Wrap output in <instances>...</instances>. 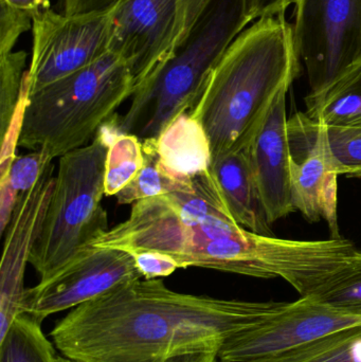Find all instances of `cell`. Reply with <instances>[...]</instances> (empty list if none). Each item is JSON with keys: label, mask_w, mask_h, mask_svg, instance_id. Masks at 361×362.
<instances>
[{"label": "cell", "mask_w": 361, "mask_h": 362, "mask_svg": "<svg viewBox=\"0 0 361 362\" xmlns=\"http://www.w3.org/2000/svg\"><path fill=\"white\" fill-rule=\"evenodd\" d=\"M280 304L177 293L162 279H140L72 308L50 337L72 361L165 362L182 353L220 352Z\"/></svg>", "instance_id": "6da1fadb"}, {"label": "cell", "mask_w": 361, "mask_h": 362, "mask_svg": "<svg viewBox=\"0 0 361 362\" xmlns=\"http://www.w3.org/2000/svg\"><path fill=\"white\" fill-rule=\"evenodd\" d=\"M300 71L285 13L256 19L227 49L188 112L205 129L212 158L245 148L273 100Z\"/></svg>", "instance_id": "7a4b0ae2"}, {"label": "cell", "mask_w": 361, "mask_h": 362, "mask_svg": "<svg viewBox=\"0 0 361 362\" xmlns=\"http://www.w3.org/2000/svg\"><path fill=\"white\" fill-rule=\"evenodd\" d=\"M250 23L247 0H213L186 42L134 93L126 112L110 119L114 133L131 134L141 142L156 139L192 110L227 49Z\"/></svg>", "instance_id": "3957f363"}, {"label": "cell", "mask_w": 361, "mask_h": 362, "mask_svg": "<svg viewBox=\"0 0 361 362\" xmlns=\"http://www.w3.org/2000/svg\"><path fill=\"white\" fill-rule=\"evenodd\" d=\"M135 93L126 62L107 51L90 65L28 95L18 146L51 159L90 144Z\"/></svg>", "instance_id": "277c9868"}, {"label": "cell", "mask_w": 361, "mask_h": 362, "mask_svg": "<svg viewBox=\"0 0 361 362\" xmlns=\"http://www.w3.org/2000/svg\"><path fill=\"white\" fill-rule=\"evenodd\" d=\"M110 142L103 125L90 144L59 158L44 225L30 257L40 281L63 269L110 230L102 206Z\"/></svg>", "instance_id": "5b68a950"}, {"label": "cell", "mask_w": 361, "mask_h": 362, "mask_svg": "<svg viewBox=\"0 0 361 362\" xmlns=\"http://www.w3.org/2000/svg\"><path fill=\"white\" fill-rule=\"evenodd\" d=\"M114 4L73 13L44 11L32 21L28 95L93 64L108 51Z\"/></svg>", "instance_id": "8992f818"}, {"label": "cell", "mask_w": 361, "mask_h": 362, "mask_svg": "<svg viewBox=\"0 0 361 362\" xmlns=\"http://www.w3.org/2000/svg\"><path fill=\"white\" fill-rule=\"evenodd\" d=\"M292 33L311 93H320L361 61V0H296Z\"/></svg>", "instance_id": "52a82bcc"}, {"label": "cell", "mask_w": 361, "mask_h": 362, "mask_svg": "<svg viewBox=\"0 0 361 362\" xmlns=\"http://www.w3.org/2000/svg\"><path fill=\"white\" fill-rule=\"evenodd\" d=\"M354 327H361V313L336 310L307 298L281 302L273 312L228 338L218 358L254 361Z\"/></svg>", "instance_id": "ba28073f"}, {"label": "cell", "mask_w": 361, "mask_h": 362, "mask_svg": "<svg viewBox=\"0 0 361 362\" xmlns=\"http://www.w3.org/2000/svg\"><path fill=\"white\" fill-rule=\"evenodd\" d=\"M140 279L133 255L91 246L50 278L25 289L20 314L42 323L50 315L72 310Z\"/></svg>", "instance_id": "9c48e42d"}, {"label": "cell", "mask_w": 361, "mask_h": 362, "mask_svg": "<svg viewBox=\"0 0 361 362\" xmlns=\"http://www.w3.org/2000/svg\"><path fill=\"white\" fill-rule=\"evenodd\" d=\"M295 210L311 221H324L338 238V170L328 127L299 112L288 120Z\"/></svg>", "instance_id": "30bf717a"}, {"label": "cell", "mask_w": 361, "mask_h": 362, "mask_svg": "<svg viewBox=\"0 0 361 362\" xmlns=\"http://www.w3.org/2000/svg\"><path fill=\"white\" fill-rule=\"evenodd\" d=\"M108 51L122 57L135 93L172 57L176 0H114Z\"/></svg>", "instance_id": "8fae6325"}, {"label": "cell", "mask_w": 361, "mask_h": 362, "mask_svg": "<svg viewBox=\"0 0 361 362\" xmlns=\"http://www.w3.org/2000/svg\"><path fill=\"white\" fill-rule=\"evenodd\" d=\"M53 163L35 187L19 195L12 218L4 232L0 264V339L20 315L25 295V266L40 238L49 202L54 189Z\"/></svg>", "instance_id": "7c38bea8"}, {"label": "cell", "mask_w": 361, "mask_h": 362, "mask_svg": "<svg viewBox=\"0 0 361 362\" xmlns=\"http://www.w3.org/2000/svg\"><path fill=\"white\" fill-rule=\"evenodd\" d=\"M288 90L284 89L273 100L258 131L244 148L271 225L296 211L286 114Z\"/></svg>", "instance_id": "4fadbf2b"}, {"label": "cell", "mask_w": 361, "mask_h": 362, "mask_svg": "<svg viewBox=\"0 0 361 362\" xmlns=\"http://www.w3.org/2000/svg\"><path fill=\"white\" fill-rule=\"evenodd\" d=\"M210 170L235 223L254 233L273 235L245 150L213 157Z\"/></svg>", "instance_id": "5bb4252c"}, {"label": "cell", "mask_w": 361, "mask_h": 362, "mask_svg": "<svg viewBox=\"0 0 361 362\" xmlns=\"http://www.w3.org/2000/svg\"><path fill=\"white\" fill-rule=\"evenodd\" d=\"M152 141L162 165L175 175L192 178L210 169L209 139L203 125L189 112L176 118Z\"/></svg>", "instance_id": "9a60e30c"}, {"label": "cell", "mask_w": 361, "mask_h": 362, "mask_svg": "<svg viewBox=\"0 0 361 362\" xmlns=\"http://www.w3.org/2000/svg\"><path fill=\"white\" fill-rule=\"evenodd\" d=\"M307 116L329 127H361V61L318 93L305 98Z\"/></svg>", "instance_id": "2e32d148"}, {"label": "cell", "mask_w": 361, "mask_h": 362, "mask_svg": "<svg viewBox=\"0 0 361 362\" xmlns=\"http://www.w3.org/2000/svg\"><path fill=\"white\" fill-rule=\"evenodd\" d=\"M250 362H361V327H349Z\"/></svg>", "instance_id": "e0dca14e"}, {"label": "cell", "mask_w": 361, "mask_h": 362, "mask_svg": "<svg viewBox=\"0 0 361 362\" xmlns=\"http://www.w3.org/2000/svg\"><path fill=\"white\" fill-rule=\"evenodd\" d=\"M146 163L135 178L114 197L119 204H131L146 198L184 191L192 185V178L171 173L161 163L152 139L142 141Z\"/></svg>", "instance_id": "ac0fdd59"}, {"label": "cell", "mask_w": 361, "mask_h": 362, "mask_svg": "<svg viewBox=\"0 0 361 362\" xmlns=\"http://www.w3.org/2000/svg\"><path fill=\"white\" fill-rule=\"evenodd\" d=\"M55 349L42 322L20 314L0 339V362H57Z\"/></svg>", "instance_id": "d6986e66"}, {"label": "cell", "mask_w": 361, "mask_h": 362, "mask_svg": "<svg viewBox=\"0 0 361 362\" xmlns=\"http://www.w3.org/2000/svg\"><path fill=\"white\" fill-rule=\"evenodd\" d=\"M144 163L141 140L131 134L117 135L114 132L106 155L105 195L116 196L137 176Z\"/></svg>", "instance_id": "ffe728a7"}, {"label": "cell", "mask_w": 361, "mask_h": 362, "mask_svg": "<svg viewBox=\"0 0 361 362\" xmlns=\"http://www.w3.org/2000/svg\"><path fill=\"white\" fill-rule=\"evenodd\" d=\"M307 299L336 310L361 313V251H356Z\"/></svg>", "instance_id": "44dd1931"}, {"label": "cell", "mask_w": 361, "mask_h": 362, "mask_svg": "<svg viewBox=\"0 0 361 362\" xmlns=\"http://www.w3.org/2000/svg\"><path fill=\"white\" fill-rule=\"evenodd\" d=\"M25 51L0 54V134L6 133L16 112L25 76Z\"/></svg>", "instance_id": "7402d4cb"}, {"label": "cell", "mask_w": 361, "mask_h": 362, "mask_svg": "<svg viewBox=\"0 0 361 362\" xmlns=\"http://www.w3.org/2000/svg\"><path fill=\"white\" fill-rule=\"evenodd\" d=\"M331 151L339 176L361 177V127H329Z\"/></svg>", "instance_id": "603a6c76"}, {"label": "cell", "mask_w": 361, "mask_h": 362, "mask_svg": "<svg viewBox=\"0 0 361 362\" xmlns=\"http://www.w3.org/2000/svg\"><path fill=\"white\" fill-rule=\"evenodd\" d=\"M52 163L53 159L42 150L16 156L8 173L0 177V183H6L13 191L20 195L35 187Z\"/></svg>", "instance_id": "cb8c5ba5"}, {"label": "cell", "mask_w": 361, "mask_h": 362, "mask_svg": "<svg viewBox=\"0 0 361 362\" xmlns=\"http://www.w3.org/2000/svg\"><path fill=\"white\" fill-rule=\"evenodd\" d=\"M212 1L213 0H176L177 14L172 42V57L188 40L191 32ZM78 4L80 0H65L64 12H76Z\"/></svg>", "instance_id": "d4e9b609"}, {"label": "cell", "mask_w": 361, "mask_h": 362, "mask_svg": "<svg viewBox=\"0 0 361 362\" xmlns=\"http://www.w3.org/2000/svg\"><path fill=\"white\" fill-rule=\"evenodd\" d=\"M32 21L27 13L0 4V54L14 51L20 36L32 30Z\"/></svg>", "instance_id": "484cf974"}, {"label": "cell", "mask_w": 361, "mask_h": 362, "mask_svg": "<svg viewBox=\"0 0 361 362\" xmlns=\"http://www.w3.org/2000/svg\"><path fill=\"white\" fill-rule=\"evenodd\" d=\"M133 255L144 280L167 278L180 269L177 262L165 253L143 251Z\"/></svg>", "instance_id": "4316f807"}, {"label": "cell", "mask_w": 361, "mask_h": 362, "mask_svg": "<svg viewBox=\"0 0 361 362\" xmlns=\"http://www.w3.org/2000/svg\"><path fill=\"white\" fill-rule=\"evenodd\" d=\"M248 13L252 21L263 17L276 16L285 13L296 0H247Z\"/></svg>", "instance_id": "83f0119b"}, {"label": "cell", "mask_w": 361, "mask_h": 362, "mask_svg": "<svg viewBox=\"0 0 361 362\" xmlns=\"http://www.w3.org/2000/svg\"><path fill=\"white\" fill-rule=\"evenodd\" d=\"M0 4L29 14L32 18L51 8V0H0Z\"/></svg>", "instance_id": "f1b7e54d"}, {"label": "cell", "mask_w": 361, "mask_h": 362, "mask_svg": "<svg viewBox=\"0 0 361 362\" xmlns=\"http://www.w3.org/2000/svg\"><path fill=\"white\" fill-rule=\"evenodd\" d=\"M218 352L201 351V352L182 353L170 357L165 362H218Z\"/></svg>", "instance_id": "f546056e"}, {"label": "cell", "mask_w": 361, "mask_h": 362, "mask_svg": "<svg viewBox=\"0 0 361 362\" xmlns=\"http://www.w3.org/2000/svg\"><path fill=\"white\" fill-rule=\"evenodd\" d=\"M57 362H76L70 361V359L66 358L64 356H57Z\"/></svg>", "instance_id": "4dcf8cb0"}]
</instances>
